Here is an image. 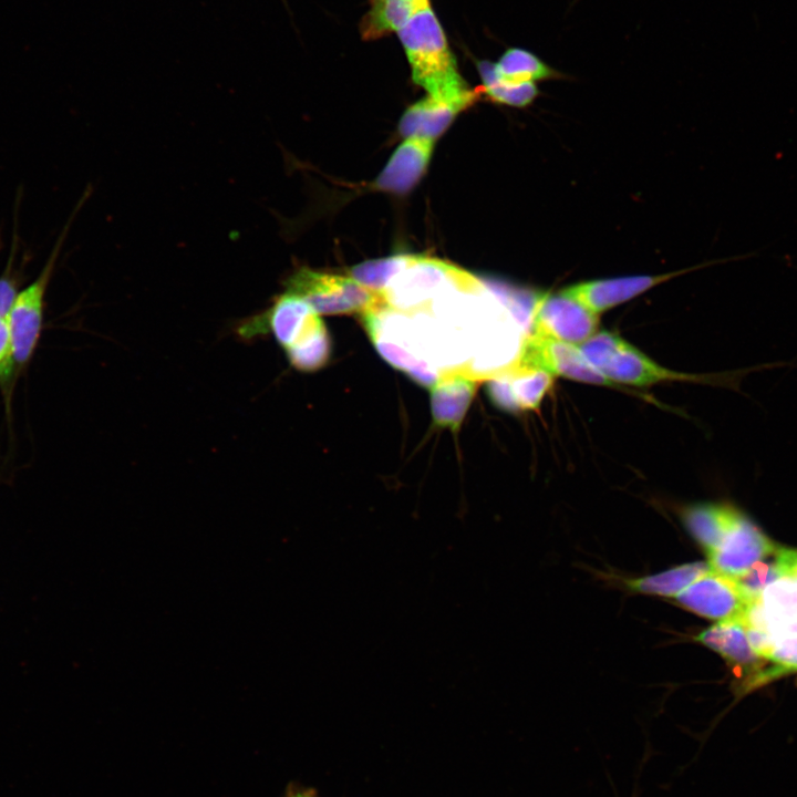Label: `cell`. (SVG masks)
<instances>
[{"label":"cell","instance_id":"1","mask_svg":"<svg viewBox=\"0 0 797 797\" xmlns=\"http://www.w3.org/2000/svg\"><path fill=\"white\" fill-rule=\"evenodd\" d=\"M397 37L408 60L413 81L429 96L463 106L482 94L472 90L458 72L455 56L432 6L414 15Z\"/></svg>","mask_w":797,"mask_h":797},{"label":"cell","instance_id":"2","mask_svg":"<svg viewBox=\"0 0 797 797\" xmlns=\"http://www.w3.org/2000/svg\"><path fill=\"white\" fill-rule=\"evenodd\" d=\"M236 330L245 340L271 332L291 365L302 372L315 371L329 359L328 332L319 313L304 299L288 291L266 311L244 320Z\"/></svg>","mask_w":797,"mask_h":797},{"label":"cell","instance_id":"3","mask_svg":"<svg viewBox=\"0 0 797 797\" xmlns=\"http://www.w3.org/2000/svg\"><path fill=\"white\" fill-rule=\"evenodd\" d=\"M586 359L611 383L650 386L666 381L697 382L735 386L745 371L726 374H687L669 370L621 337L597 331L579 345Z\"/></svg>","mask_w":797,"mask_h":797},{"label":"cell","instance_id":"4","mask_svg":"<svg viewBox=\"0 0 797 797\" xmlns=\"http://www.w3.org/2000/svg\"><path fill=\"white\" fill-rule=\"evenodd\" d=\"M65 231L56 240L38 277L19 291L8 314L11 352L8 364L0 370V380L7 382L14 369L24 366L38 345L44 313V297L61 250Z\"/></svg>","mask_w":797,"mask_h":797},{"label":"cell","instance_id":"5","mask_svg":"<svg viewBox=\"0 0 797 797\" xmlns=\"http://www.w3.org/2000/svg\"><path fill=\"white\" fill-rule=\"evenodd\" d=\"M286 291L304 299L318 313H364L382 300V294L352 277L301 268L286 282Z\"/></svg>","mask_w":797,"mask_h":797},{"label":"cell","instance_id":"6","mask_svg":"<svg viewBox=\"0 0 797 797\" xmlns=\"http://www.w3.org/2000/svg\"><path fill=\"white\" fill-rule=\"evenodd\" d=\"M674 601L684 610L716 622L745 621L751 608L758 602L745 592L736 579L712 568L679 593Z\"/></svg>","mask_w":797,"mask_h":797},{"label":"cell","instance_id":"7","mask_svg":"<svg viewBox=\"0 0 797 797\" xmlns=\"http://www.w3.org/2000/svg\"><path fill=\"white\" fill-rule=\"evenodd\" d=\"M598 327V314L560 291L537 296L535 300L530 318L532 333L580 345Z\"/></svg>","mask_w":797,"mask_h":797},{"label":"cell","instance_id":"8","mask_svg":"<svg viewBox=\"0 0 797 797\" xmlns=\"http://www.w3.org/2000/svg\"><path fill=\"white\" fill-rule=\"evenodd\" d=\"M518 364L540 369L551 376L613 386L581 352L579 345L530 332L525 340Z\"/></svg>","mask_w":797,"mask_h":797},{"label":"cell","instance_id":"9","mask_svg":"<svg viewBox=\"0 0 797 797\" xmlns=\"http://www.w3.org/2000/svg\"><path fill=\"white\" fill-rule=\"evenodd\" d=\"M694 641L718 653L734 674L741 679L736 692L753 691L758 674L766 667V659L753 648L742 619L718 621L695 635Z\"/></svg>","mask_w":797,"mask_h":797},{"label":"cell","instance_id":"10","mask_svg":"<svg viewBox=\"0 0 797 797\" xmlns=\"http://www.w3.org/2000/svg\"><path fill=\"white\" fill-rule=\"evenodd\" d=\"M777 547L743 514L717 548L706 555L707 563L722 575L739 579L755 565L774 555Z\"/></svg>","mask_w":797,"mask_h":797},{"label":"cell","instance_id":"11","mask_svg":"<svg viewBox=\"0 0 797 797\" xmlns=\"http://www.w3.org/2000/svg\"><path fill=\"white\" fill-rule=\"evenodd\" d=\"M700 267L654 276L642 275L582 281L565 287L560 292L599 315V313L624 303L656 284Z\"/></svg>","mask_w":797,"mask_h":797},{"label":"cell","instance_id":"12","mask_svg":"<svg viewBox=\"0 0 797 797\" xmlns=\"http://www.w3.org/2000/svg\"><path fill=\"white\" fill-rule=\"evenodd\" d=\"M745 625L773 638L797 633V579L779 578L769 583L751 608Z\"/></svg>","mask_w":797,"mask_h":797},{"label":"cell","instance_id":"13","mask_svg":"<svg viewBox=\"0 0 797 797\" xmlns=\"http://www.w3.org/2000/svg\"><path fill=\"white\" fill-rule=\"evenodd\" d=\"M553 376L532 366L516 364L491 377L488 394L494 403L508 411L534 410L549 391Z\"/></svg>","mask_w":797,"mask_h":797},{"label":"cell","instance_id":"14","mask_svg":"<svg viewBox=\"0 0 797 797\" xmlns=\"http://www.w3.org/2000/svg\"><path fill=\"white\" fill-rule=\"evenodd\" d=\"M434 141L425 137H408L393 153L375 179V188L394 194L411 190L423 176L429 162Z\"/></svg>","mask_w":797,"mask_h":797},{"label":"cell","instance_id":"15","mask_svg":"<svg viewBox=\"0 0 797 797\" xmlns=\"http://www.w3.org/2000/svg\"><path fill=\"white\" fill-rule=\"evenodd\" d=\"M682 521L706 555L722 542L744 514L728 503H697L682 509Z\"/></svg>","mask_w":797,"mask_h":797},{"label":"cell","instance_id":"16","mask_svg":"<svg viewBox=\"0 0 797 797\" xmlns=\"http://www.w3.org/2000/svg\"><path fill=\"white\" fill-rule=\"evenodd\" d=\"M463 110L460 105L427 95L404 112L398 131L406 138L417 136L434 141Z\"/></svg>","mask_w":797,"mask_h":797},{"label":"cell","instance_id":"17","mask_svg":"<svg viewBox=\"0 0 797 797\" xmlns=\"http://www.w3.org/2000/svg\"><path fill=\"white\" fill-rule=\"evenodd\" d=\"M370 8L360 24L364 40L397 33L414 15L431 7L429 0H369Z\"/></svg>","mask_w":797,"mask_h":797},{"label":"cell","instance_id":"18","mask_svg":"<svg viewBox=\"0 0 797 797\" xmlns=\"http://www.w3.org/2000/svg\"><path fill=\"white\" fill-rule=\"evenodd\" d=\"M475 393V381L462 375L447 376L434 384L431 393L435 422L457 428Z\"/></svg>","mask_w":797,"mask_h":797},{"label":"cell","instance_id":"19","mask_svg":"<svg viewBox=\"0 0 797 797\" xmlns=\"http://www.w3.org/2000/svg\"><path fill=\"white\" fill-rule=\"evenodd\" d=\"M710 568L707 562H687L658 573L627 578L623 584L632 592L674 599Z\"/></svg>","mask_w":797,"mask_h":797},{"label":"cell","instance_id":"20","mask_svg":"<svg viewBox=\"0 0 797 797\" xmlns=\"http://www.w3.org/2000/svg\"><path fill=\"white\" fill-rule=\"evenodd\" d=\"M498 79L509 84L559 80L566 75L553 69L534 52L521 48L507 49L494 63Z\"/></svg>","mask_w":797,"mask_h":797},{"label":"cell","instance_id":"21","mask_svg":"<svg viewBox=\"0 0 797 797\" xmlns=\"http://www.w3.org/2000/svg\"><path fill=\"white\" fill-rule=\"evenodd\" d=\"M484 92L494 102L509 106L525 107L539 95L536 83L509 84L500 81L490 61L477 62Z\"/></svg>","mask_w":797,"mask_h":797},{"label":"cell","instance_id":"22","mask_svg":"<svg viewBox=\"0 0 797 797\" xmlns=\"http://www.w3.org/2000/svg\"><path fill=\"white\" fill-rule=\"evenodd\" d=\"M759 655L774 665L765 667L758 674L753 690L783 675L797 672V633L775 638Z\"/></svg>","mask_w":797,"mask_h":797},{"label":"cell","instance_id":"23","mask_svg":"<svg viewBox=\"0 0 797 797\" xmlns=\"http://www.w3.org/2000/svg\"><path fill=\"white\" fill-rule=\"evenodd\" d=\"M411 255H398L364 261L351 269V277L366 288L382 291L408 262Z\"/></svg>","mask_w":797,"mask_h":797},{"label":"cell","instance_id":"24","mask_svg":"<svg viewBox=\"0 0 797 797\" xmlns=\"http://www.w3.org/2000/svg\"><path fill=\"white\" fill-rule=\"evenodd\" d=\"M774 565L779 578L797 579V549L777 547Z\"/></svg>","mask_w":797,"mask_h":797},{"label":"cell","instance_id":"25","mask_svg":"<svg viewBox=\"0 0 797 797\" xmlns=\"http://www.w3.org/2000/svg\"><path fill=\"white\" fill-rule=\"evenodd\" d=\"M10 269L11 267H8V271L0 277V317L4 318H8L10 309L18 294L17 280L10 273Z\"/></svg>","mask_w":797,"mask_h":797},{"label":"cell","instance_id":"26","mask_svg":"<svg viewBox=\"0 0 797 797\" xmlns=\"http://www.w3.org/2000/svg\"><path fill=\"white\" fill-rule=\"evenodd\" d=\"M11 352V337L8 318L0 317V370L9 362Z\"/></svg>","mask_w":797,"mask_h":797}]
</instances>
